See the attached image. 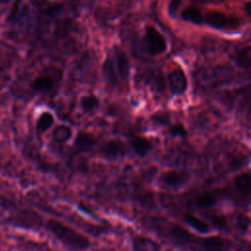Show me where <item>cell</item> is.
Wrapping results in <instances>:
<instances>
[{"mask_svg": "<svg viewBox=\"0 0 251 251\" xmlns=\"http://www.w3.org/2000/svg\"><path fill=\"white\" fill-rule=\"evenodd\" d=\"M102 78L115 90L125 91L129 82V60L126 53L119 46H114L107 54L101 67Z\"/></svg>", "mask_w": 251, "mask_h": 251, "instance_id": "cell-1", "label": "cell"}, {"mask_svg": "<svg viewBox=\"0 0 251 251\" xmlns=\"http://www.w3.org/2000/svg\"><path fill=\"white\" fill-rule=\"evenodd\" d=\"M47 228L64 246L70 249L82 250L90 245L87 236L56 219H50L47 222Z\"/></svg>", "mask_w": 251, "mask_h": 251, "instance_id": "cell-2", "label": "cell"}, {"mask_svg": "<svg viewBox=\"0 0 251 251\" xmlns=\"http://www.w3.org/2000/svg\"><path fill=\"white\" fill-rule=\"evenodd\" d=\"M143 44L147 53L151 56L161 55L167 50V41L161 32L154 26L148 25L145 29Z\"/></svg>", "mask_w": 251, "mask_h": 251, "instance_id": "cell-3", "label": "cell"}, {"mask_svg": "<svg viewBox=\"0 0 251 251\" xmlns=\"http://www.w3.org/2000/svg\"><path fill=\"white\" fill-rule=\"evenodd\" d=\"M190 174L183 170H167L160 174L159 182L168 188H180L189 182Z\"/></svg>", "mask_w": 251, "mask_h": 251, "instance_id": "cell-4", "label": "cell"}, {"mask_svg": "<svg viewBox=\"0 0 251 251\" xmlns=\"http://www.w3.org/2000/svg\"><path fill=\"white\" fill-rule=\"evenodd\" d=\"M126 145L119 138H112L105 141L98 149V154L100 157L110 161L122 159L126 155Z\"/></svg>", "mask_w": 251, "mask_h": 251, "instance_id": "cell-5", "label": "cell"}, {"mask_svg": "<svg viewBox=\"0 0 251 251\" xmlns=\"http://www.w3.org/2000/svg\"><path fill=\"white\" fill-rule=\"evenodd\" d=\"M167 81L172 95H182L188 88V79L180 67L171 69L167 73Z\"/></svg>", "mask_w": 251, "mask_h": 251, "instance_id": "cell-6", "label": "cell"}, {"mask_svg": "<svg viewBox=\"0 0 251 251\" xmlns=\"http://www.w3.org/2000/svg\"><path fill=\"white\" fill-rule=\"evenodd\" d=\"M203 20L211 26L218 29H235L238 27V20L228 18L220 11H209L205 14Z\"/></svg>", "mask_w": 251, "mask_h": 251, "instance_id": "cell-7", "label": "cell"}, {"mask_svg": "<svg viewBox=\"0 0 251 251\" xmlns=\"http://www.w3.org/2000/svg\"><path fill=\"white\" fill-rule=\"evenodd\" d=\"M170 234L173 240L179 245H186L191 247V245H195V247L199 248V241L200 237H195L194 234L189 232L187 229L183 228L178 225H173L170 230Z\"/></svg>", "mask_w": 251, "mask_h": 251, "instance_id": "cell-8", "label": "cell"}, {"mask_svg": "<svg viewBox=\"0 0 251 251\" xmlns=\"http://www.w3.org/2000/svg\"><path fill=\"white\" fill-rule=\"evenodd\" d=\"M97 141L98 138L92 132L80 130L76 133L74 139L73 148L76 153H85L90 151Z\"/></svg>", "mask_w": 251, "mask_h": 251, "instance_id": "cell-9", "label": "cell"}, {"mask_svg": "<svg viewBox=\"0 0 251 251\" xmlns=\"http://www.w3.org/2000/svg\"><path fill=\"white\" fill-rule=\"evenodd\" d=\"M251 176L249 172L238 174L233 180V188L238 197L247 205L250 200Z\"/></svg>", "mask_w": 251, "mask_h": 251, "instance_id": "cell-10", "label": "cell"}, {"mask_svg": "<svg viewBox=\"0 0 251 251\" xmlns=\"http://www.w3.org/2000/svg\"><path fill=\"white\" fill-rule=\"evenodd\" d=\"M233 246V242L219 235L200 237L199 248L205 250H226Z\"/></svg>", "mask_w": 251, "mask_h": 251, "instance_id": "cell-11", "label": "cell"}, {"mask_svg": "<svg viewBox=\"0 0 251 251\" xmlns=\"http://www.w3.org/2000/svg\"><path fill=\"white\" fill-rule=\"evenodd\" d=\"M129 143L133 152L141 158L147 155L153 146L152 142L142 135H132L129 139Z\"/></svg>", "mask_w": 251, "mask_h": 251, "instance_id": "cell-12", "label": "cell"}, {"mask_svg": "<svg viewBox=\"0 0 251 251\" xmlns=\"http://www.w3.org/2000/svg\"><path fill=\"white\" fill-rule=\"evenodd\" d=\"M183 221L188 226H190L191 227H193L196 231H198L200 233L206 234V233L211 232V230H212V226L207 221H205L191 213H185L183 215Z\"/></svg>", "mask_w": 251, "mask_h": 251, "instance_id": "cell-13", "label": "cell"}, {"mask_svg": "<svg viewBox=\"0 0 251 251\" xmlns=\"http://www.w3.org/2000/svg\"><path fill=\"white\" fill-rule=\"evenodd\" d=\"M55 86V80L51 75L44 74L36 76L31 82V87L37 92H49Z\"/></svg>", "mask_w": 251, "mask_h": 251, "instance_id": "cell-14", "label": "cell"}, {"mask_svg": "<svg viewBox=\"0 0 251 251\" xmlns=\"http://www.w3.org/2000/svg\"><path fill=\"white\" fill-rule=\"evenodd\" d=\"M218 200H219V197L215 191L207 190L197 194L195 197L194 203L197 207L201 209H208L215 206Z\"/></svg>", "mask_w": 251, "mask_h": 251, "instance_id": "cell-15", "label": "cell"}, {"mask_svg": "<svg viewBox=\"0 0 251 251\" xmlns=\"http://www.w3.org/2000/svg\"><path fill=\"white\" fill-rule=\"evenodd\" d=\"M132 247L134 250H159L161 248L158 242L144 235H134Z\"/></svg>", "mask_w": 251, "mask_h": 251, "instance_id": "cell-16", "label": "cell"}, {"mask_svg": "<svg viewBox=\"0 0 251 251\" xmlns=\"http://www.w3.org/2000/svg\"><path fill=\"white\" fill-rule=\"evenodd\" d=\"M73 135V129L68 125H58L54 127L51 136L53 141L59 144L68 142Z\"/></svg>", "mask_w": 251, "mask_h": 251, "instance_id": "cell-17", "label": "cell"}, {"mask_svg": "<svg viewBox=\"0 0 251 251\" xmlns=\"http://www.w3.org/2000/svg\"><path fill=\"white\" fill-rule=\"evenodd\" d=\"M100 105V100L95 94H85L79 99V108L85 114H90L96 111Z\"/></svg>", "mask_w": 251, "mask_h": 251, "instance_id": "cell-18", "label": "cell"}, {"mask_svg": "<svg viewBox=\"0 0 251 251\" xmlns=\"http://www.w3.org/2000/svg\"><path fill=\"white\" fill-rule=\"evenodd\" d=\"M235 64L241 68L248 70L251 65V48L250 46H244L234 54Z\"/></svg>", "mask_w": 251, "mask_h": 251, "instance_id": "cell-19", "label": "cell"}, {"mask_svg": "<svg viewBox=\"0 0 251 251\" xmlns=\"http://www.w3.org/2000/svg\"><path fill=\"white\" fill-rule=\"evenodd\" d=\"M54 116L49 111L42 112L36 121V130L38 133H43L54 125Z\"/></svg>", "mask_w": 251, "mask_h": 251, "instance_id": "cell-20", "label": "cell"}, {"mask_svg": "<svg viewBox=\"0 0 251 251\" xmlns=\"http://www.w3.org/2000/svg\"><path fill=\"white\" fill-rule=\"evenodd\" d=\"M183 20L192 22L194 24H200L203 22V15L201 11L196 7H187L181 12Z\"/></svg>", "mask_w": 251, "mask_h": 251, "instance_id": "cell-21", "label": "cell"}, {"mask_svg": "<svg viewBox=\"0 0 251 251\" xmlns=\"http://www.w3.org/2000/svg\"><path fill=\"white\" fill-rule=\"evenodd\" d=\"M169 133L176 137H185L187 135V130L184 126L180 123H175L169 126Z\"/></svg>", "mask_w": 251, "mask_h": 251, "instance_id": "cell-22", "label": "cell"}, {"mask_svg": "<svg viewBox=\"0 0 251 251\" xmlns=\"http://www.w3.org/2000/svg\"><path fill=\"white\" fill-rule=\"evenodd\" d=\"M151 121L155 125L167 126L170 124V115L167 112H158L151 116Z\"/></svg>", "mask_w": 251, "mask_h": 251, "instance_id": "cell-23", "label": "cell"}, {"mask_svg": "<svg viewBox=\"0 0 251 251\" xmlns=\"http://www.w3.org/2000/svg\"><path fill=\"white\" fill-rule=\"evenodd\" d=\"M21 4H22V0H15L13 5H12V8H11V11H10V14L7 18L8 21H12L16 18L18 12H20V8H21Z\"/></svg>", "mask_w": 251, "mask_h": 251, "instance_id": "cell-24", "label": "cell"}, {"mask_svg": "<svg viewBox=\"0 0 251 251\" xmlns=\"http://www.w3.org/2000/svg\"><path fill=\"white\" fill-rule=\"evenodd\" d=\"M180 3H181V0H171L170 1V4H169V12L170 14L173 16L176 13L178 7L180 6Z\"/></svg>", "mask_w": 251, "mask_h": 251, "instance_id": "cell-25", "label": "cell"}, {"mask_svg": "<svg viewBox=\"0 0 251 251\" xmlns=\"http://www.w3.org/2000/svg\"><path fill=\"white\" fill-rule=\"evenodd\" d=\"M245 12L247 13V15L250 16V13H251V3L250 2L246 3V5H245Z\"/></svg>", "mask_w": 251, "mask_h": 251, "instance_id": "cell-26", "label": "cell"}, {"mask_svg": "<svg viewBox=\"0 0 251 251\" xmlns=\"http://www.w3.org/2000/svg\"><path fill=\"white\" fill-rule=\"evenodd\" d=\"M11 0H0V5L2 4H8Z\"/></svg>", "mask_w": 251, "mask_h": 251, "instance_id": "cell-27", "label": "cell"}, {"mask_svg": "<svg viewBox=\"0 0 251 251\" xmlns=\"http://www.w3.org/2000/svg\"><path fill=\"white\" fill-rule=\"evenodd\" d=\"M208 1H217V0H208Z\"/></svg>", "mask_w": 251, "mask_h": 251, "instance_id": "cell-28", "label": "cell"}]
</instances>
